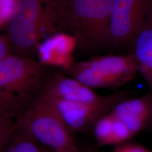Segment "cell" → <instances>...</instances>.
I'll use <instances>...</instances> for the list:
<instances>
[{"label": "cell", "instance_id": "8fae6325", "mask_svg": "<svg viewBox=\"0 0 152 152\" xmlns=\"http://www.w3.org/2000/svg\"><path fill=\"white\" fill-rule=\"evenodd\" d=\"M92 131L99 147L118 146L126 143L134 136L122 121L110 112L97 121Z\"/></svg>", "mask_w": 152, "mask_h": 152}, {"label": "cell", "instance_id": "e0dca14e", "mask_svg": "<svg viewBox=\"0 0 152 152\" xmlns=\"http://www.w3.org/2000/svg\"><path fill=\"white\" fill-rule=\"evenodd\" d=\"M78 152H96L94 150H92L91 149H80Z\"/></svg>", "mask_w": 152, "mask_h": 152}, {"label": "cell", "instance_id": "ac0fdd59", "mask_svg": "<svg viewBox=\"0 0 152 152\" xmlns=\"http://www.w3.org/2000/svg\"><path fill=\"white\" fill-rule=\"evenodd\" d=\"M42 152H55L53 151L52 149L45 147V148H42Z\"/></svg>", "mask_w": 152, "mask_h": 152}, {"label": "cell", "instance_id": "52a82bcc", "mask_svg": "<svg viewBox=\"0 0 152 152\" xmlns=\"http://www.w3.org/2000/svg\"><path fill=\"white\" fill-rule=\"evenodd\" d=\"M152 14V0H114L110 16L109 43L130 45Z\"/></svg>", "mask_w": 152, "mask_h": 152}, {"label": "cell", "instance_id": "9c48e42d", "mask_svg": "<svg viewBox=\"0 0 152 152\" xmlns=\"http://www.w3.org/2000/svg\"><path fill=\"white\" fill-rule=\"evenodd\" d=\"M40 94L80 103H97L107 95H101L94 89L70 76L57 74L44 82Z\"/></svg>", "mask_w": 152, "mask_h": 152}, {"label": "cell", "instance_id": "3957f363", "mask_svg": "<svg viewBox=\"0 0 152 152\" xmlns=\"http://www.w3.org/2000/svg\"><path fill=\"white\" fill-rule=\"evenodd\" d=\"M138 73L132 53L99 56L68 65L65 73L92 88H117L132 81Z\"/></svg>", "mask_w": 152, "mask_h": 152}, {"label": "cell", "instance_id": "6da1fadb", "mask_svg": "<svg viewBox=\"0 0 152 152\" xmlns=\"http://www.w3.org/2000/svg\"><path fill=\"white\" fill-rule=\"evenodd\" d=\"M114 0H53L58 29L68 30L85 50L109 43Z\"/></svg>", "mask_w": 152, "mask_h": 152}, {"label": "cell", "instance_id": "277c9868", "mask_svg": "<svg viewBox=\"0 0 152 152\" xmlns=\"http://www.w3.org/2000/svg\"><path fill=\"white\" fill-rule=\"evenodd\" d=\"M9 21L12 43L22 51L31 50L45 34L57 30L53 0H16Z\"/></svg>", "mask_w": 152, "mask_h": 152}, {"label": "cell", "instance_id": "7a4b0ae2", "mask_svg": "<svg viewBox=\"0 0 152 152\" xmlns=\"http://www.w3.org/2000/svg\"><path fill=\"white\" fill-rule=\"evenodd\" d=\"M16 120L18 125L27 131L38 142L54 152H78L74 132L42 95L39 94Z\"/></svg>", "mask_w": 152, "mask_h": 152}, {"label": "cell", "instance_id": "8992f818", "mask_svg": "<svg viewBox=\"0 0 152 152\" xmlns=\"http://www.w3.org/2000/svg\"><path fill=\"white\" fill-rule=\"evenodd\" d=\"M51 104L71 130L88 132L92 130L100 117L110 112L114 105L128 97L127 91H120L110 95L97 103H80L66 100L40 94Z\"/></svg>", "mask_w": 152, "mask_h": 152}, {"label": "cell", "instance_id": "2e32d148", "mask_svg": "<svg viewBox=\"0 0 152 152\" xmlns=\"http://www.w3.org/2000/svg\"><path fill=\"white\" fill-rule=\"evenodd\" d=\"M7 56V46L4 41L0 38V61Z\"/></svg>", "mask_w": 152, "mask_h": 152}, {"label": "cell", "instance_id": "d6986e66", "mask_svg": "<svg viewBox=\"0 0 152 152\" xmlns=\"http://www.w3.org/2000/svg\"><path fill=\"white\" fill-rule=\"evenodd\" d=\"M1 20H0V24H1Z\"/></svg>", "mask_w": 152, "mask_h": 152}, {"label": "cell", "instance_id": "5b68a950", "mask_svg": "<svg viewBox=\"0 0 152 152\" xmlns=\"http://www.w3.org/2000/svg\"><path fill=\"white\" fill-rule=\"evenodd\" d=\"M44 71L38 63L7 56L0 61V93L23 100L44 83Z\"/></svg>", "mask_w": 152, "mask_h": 152}, {"label": "cell", "instance_id": "30bf717a", "mask_svg": "<svg viewBox=\"0 0 152 152\" xmlns=\"http://www.w3.org/2000/svg\"><path fill=\"white\" fill-rule=\"evenodd\" d=\"M137 63L138 73L146 81L152 92V14L130 44Z\"/></svg>", "mask_w": 152, "mask_h": 152}, {"label": "cell", "instance_id": "5bb4252c", "mask_svg": "<svg viewBox=\"0 0 152 152\" xmlns=\"http://www.w3.org/2000/svg\"><path fill=\"white\" fill-rule=\"evenodd\" d=\"M16 0H0V20H9L14 9Z\"/></svg>", "mask_w": 152, "mask_h": 152}, {"label": "cell", "instance_id": "7c38bea8", "mask_svg": "<svg viewBox=\"0 0 152 152\" xmlns=\"http://www.w3.org/2000/svg\"><path fill=\"white\" fill-rule=\"evenodd\" d=\"M38 143L27 131L18 125L4 152H42Z\"/></svg>", "mask_w": 152, "mask_h": 152}, {"label": "cell", "instance_id": "9a60e30c", "mask_svg": "<svg viewBox=\"0 0 152 152\" xmlns=\"http://www.w3.org/2000/svg\"><path fill=\"white\" fill-rule=\"evenodd\" d=\"M111 152H152L148 148L136 144H127V142L118 145Z\"/></svg>", "mask_w": 152, "mask_h": 152}, {"label": "cell", "instance_id": "ba28073f", "mask_svg": "<svg viewBox=\"0 0 152 152\" xmlns=\"http://www.w3.org/2000/svg\"><path fill=\"white\" fill-rule=\"evenodd\" d=\"M122 121L134 136L152 126V92L140 97L126 98L116 104L110 111Z\"/></svg>", "mask_w": 152, "mask_h": 152}, {"label": "cell", "instance_id": "4fadbf2b", "mask_svg": "<svg viewBox=\"0 0 152 152\" xmlns=\"http://www.w3.org/2000/svg\"><path fill=\"white\" fill-rule=\"evenodd\" d=\"M13 116L0 115V152H4L12 135L17 127L16 120Z\"/></svg>", "mask_w": 152, "mask_h": 152}]
</instances>
